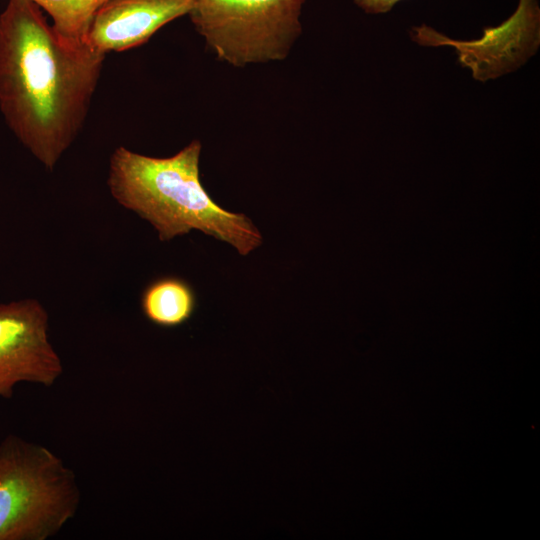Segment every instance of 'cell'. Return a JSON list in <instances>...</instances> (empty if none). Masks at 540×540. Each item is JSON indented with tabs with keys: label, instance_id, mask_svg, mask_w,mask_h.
Instances as JSON below:
<instances>
[{
	"label": "cell",
	"instance_id": "3957f363",
	"mask_svg": "<svg viewBox=\"0 0 540 540\" xmlns=\"http://www.w3.org/2000/svg\"><path fill=\"white\" fill-rule=\"evenodd\" d=\"M75 472L45 446L15 434L0 442V540H47L77 513Z\"/></svg>",
	"mask_w": 540,
	"mask_h": 540
},
{
	"label": "cell",
	"instance_id": "5b68a950",
	"mask_svg": "<svg viewBox=\"0 0 540 540\" xmlns=\"http://www.w3.org/2000/svg\"><path fill=\"white\" fill-rule=\"evenodd\" d=\"M63 373L48 339V313L35 299L0 304V398L21 382L51 387Z\"/></svg>",
	"mask_w": 540,
	"mask_h": 540
},
{
	"label": "cell",
	"instance_id": "52a82bcc",
	"mask_svg": "<svg viewBox=\"0 0 540 540\" xmlns=\"http://www.w3.org/2000/svg\"><path fill=\"white\" fill-rule=\"evenodd\" d=\"M144 316L154 325L174 328L186 323L196 309V295L185 280L160 277L144 289L141 296Z\"/></svg>",
	"mask_w": 540,
	"mask_h": 540
},
{
	"label": "cell",
	"instance_id": "8992f818",
	"mask_svg": "<svg viewBox=\"0 0 540 540\" xmlns=\"http://www.w3.org/2000/svg\"><path fill=\"white\" fill-rule=\"evenodd\" d=\"M194 0H106L95 11L86 42L107 54L147 42L160 28L187 15Z\"/></svg>",
	"mask_w": 540,
	"mask_h": 540
},
{
	"label": "cell",
	"instance_id": "ba28073f",
	"mask_svg": "<svg viewBox=\"0 0 540 540\" xmlns=\"http://www.w3.org/2000/svg\"><path fill=\"white\" fill-rule=\"evenodd\" d=\"M31 1L50 16L53 27L60 34L75 40H85L95 11L106 0Z\"/></svg>",
	"mask_w": 540,
	"mask_h": 540
},
{
	"label": "cell",
	"instance_id": "9c48e42d",
	"mask_svg": "<svg viewBox=\"0 0 540 540\" xmlns=\"http://www.w3.org/2000/svg\"><path fill=\"white\" fill-rule=\"evenodd\" d=\"M401 0H354L355 4L368 14H381L390 11Z\"/></svg>",
	"mask_w": 540,
	"mask_h": 540
},
{
	"label": "cell",
	"instance_id": "6da1fadb",
	"mask_svg": "<svg viewBox=\"0 0 540 540\" xmlns=\"http://www.w3.org/2000/svg\"><path fill=\"white\" fill-rule=\"evenodd\" d=\"M104 58L56 31L31 0H8L0 13V111L50 171L84 124Z\"/></svg>",
	"mask_w": 540,
	"mask_h": 540
},
{
	"label": "cell",
	"instance_id": "7a4b0ae2",
	"mask_svg": "<svg viewBox=\"0 0 540 540\" xmlns=\"http://www.w3.org/2000/svg\"><path fill=\"white\" fill-rule=\"evenodd\" d=\"M200 153L199 140L166 158L118 147L109 161L110 193L147 220L161 241L199 230L248 255L262 244V235L246 215L229 212L211 198L200 180Z\"/></svg>",
	"mask_w": 540,
	"mask_h": 540
},
{
	"label": "cell",
	"instance_id": "277c9868",
	"mask_svg": "<svg viewBox=\"0 0 540 540\" xmlns=\"http://www.w3.org/2000/svg\"><path fill=\"white\" fill-rule=\"evenodd\" d=\"M305 0H194L189 15L216 57L234 67L285 59Z\"/></svg>",
	"mask_w": 540,
	"mask_h": 540
}]
</instances>
